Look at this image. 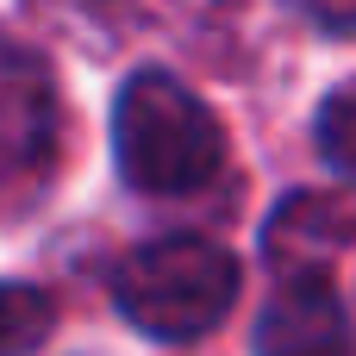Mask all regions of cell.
Returning <instances> with one entry per match:
<instances>
[{"label":"cell","mask_w":356,"mask_h":356,"mask_svg":"<svg viewBox=\"0 0 356 356\" xmlns=\"http://www.w3.org/2000/svg\"><path fill=\"white\" fill-rule=\"evenodd\" d=\"M56 325V307L44 288L31 282H0V356H25L38 350Z\"/></svg>","instance_id":"obj_5"},{"label":"cell","mask_w":356,"mask_h":356,"mask_svg":"<svg viewBox=\"0 0 356 356\" xmlns=\"http://www.w3.org/2000/svg\"><path fill=\"white\" fill-rule=\"evenodd\" d=\"M113 156L138 194H194L225 169V125L163 69H138L113 106Z\"/></svg>","instance_id":"obj_1"},{"label":"cell","mask_w":356,"mask_h":356,"mask_svg":"<svg viewBox=\"0 0 356 356\" xmlns=\"http://www.w3.org/2000/svg\"><path fill=\"white\" fill-rule=\"evenodd\" d=\"M319 150H325V163L338 169V175H350L356 181V81L344 88H332L325 94V106H319Z\"/></svg>","instance_id":"obj_6"},{"label":"cell","mask_w":356,"mask_h":356,"mask_svg":"<svg viewBox=\"0 0 356 356\" xmlns=\"http://www.w3.org/2000/svg\"><path fill=\"white\" fill-rule=\"evenodd\" d=\"M113 300L150 338H207L238 300V263L213 238H150L119 263Z\"/></svg>","instance_id":"obj_2"},{"label":"cell","mask_w":356,"mask_h":356,"mask_svg":"<svg viewBox=\"0 0 356 356\" xmlns=\"http://www.w3.org/2000/svg\"><path fill=\"white\" fill-rule=\"evenodd\" d=\"M307 13L332 31H356V0H307Z\"/></svg>","instance_id":"obj_7"},{"label":"cell","mask_w":356,"mask_h":356,"mask_svg":"<svg viewBox=\"0 0 356 356\" xmlns=\"http://www.w3.org/2000/svg\"><path fill=\"white\" fill-rule=\"evenodd\" d=\"M350 238H356V207L332 200V194H294L269 219L263 250H269V269L275 275H325V263Z\"/></svg>","instance_id":"obj_4"},{"label":"cell","mask_w":356,"mask_h":356,"mask_svg":"<svg viewBox=\"0 0 356 356\" xmlns=\"http://www.w3.org/2000/svg\"><path fill=\"white\" fill-rule=\"evenodd\" d=\"M257 356H350V325L325 275H282L257 319Z\"/></svg>","instance_id":"obj_3"}]
</instances>
